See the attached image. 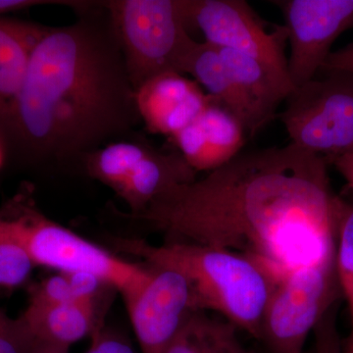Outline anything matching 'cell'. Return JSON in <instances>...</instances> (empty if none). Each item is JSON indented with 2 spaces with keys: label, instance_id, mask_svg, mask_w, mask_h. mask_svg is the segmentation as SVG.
I'll use <instances>...</instances> for the list:
<instances>
[{
  "label": "cell",
  "instance_id": "cell-22",
  "mask_svg": "<svg viewBox=\"0 0 353 353\" xmlns=\"http://www.w3.org/2000/svg\"><path fill=\"white\" fill-rule=\"evenodd\" d=\"M34 343L20 319H11L0 310V353H29Z\"/></svg>",
  "mask_w": 353,
  "mask_h": 353
},
{
  "label": "cell",
  "instance_id": "cell-1",
  "mask_svg": "<svg viewBox=\"0 0 353 353\" xmlns=\"http://www.w3.org/2000/svg\"><path fill=\"white\" fill-rule=\"evenodd\" d=\"M338 197L326 158L290 143L243 150L125 216L166 241L243 255L277 283L296 269L336 257Z\"/></svg>",
  "mask_w": 353,
  "mask_h": 353
},
{
  "label": "cell",
  "instance_id": "cell-4",
  "mask_svg": "<svg viewBox=\"0 0 353 353\" xmlns=\"http://www.w3.org/2000/svg\"><path fill=\"white\" fill-rule=\"evenodd\" d=\"M31 201L16 197L0 213L34 265L60 273L92 274L117 290L124 301L150 282L152 267L132 263L90 243L46 217Z\"/></svg>",
  "mask_w": 353,
  "mask_h": 353
},
{
  "label": "cell",
  "instance_id": "cell-20",
  "mask_svg": "<svg viewBox=\"0 0 353 353\" xmlns=\"http://www.w3.org/2000/svg\"><path fill=\"white\" fill-rule=\"evenodd\" d=\"M34 266L27 250L0 213V285L13 288L22 285Z\"/></svg>",
  "mask_w": 353,
  "mask_h": 353
},
{
  "label": "cell",
  "instance_id": "cell-29",
  "mask_svg": "<svg viewBox=\"0 0 353 353\" xmlns=\"http://www.w3.org/2000/svg\"><path fill=\"white\" fill-rule=\"evenodd\" d=\"M4 161H6V157H4L3 150H2L1 145H0V166Z\"/></svg>",
  "mask_w": 353,
  "mask_h": 353
},
{
  "label": "cell",
  "instance_id": "cell-26",
  "mask_svg": "<svg viewBox=\"0 0 353 353\" xmlns=\"http://www.w3.org/2000/svg\"><path fill=\"white\" fill-rule=\"evenodd\" d=\"M322 69L343 70L353 74V43L338 51H332Z\"/></svg>",
  "mask_w": 353,
  "mask_h": 353
},
{
  "label": "cell",
  "instance_id": "cell-6",
  "mask_svg": "<svg viewBox=\"0 0 353 353\" xmlns=\"http://www.w3.org/2000/svg\"><path fill=\"white\" fill-rule=\"evenodd\" d=\"M285 102L280 117L290 143L327 161L353 152L352 73L321 69Z\"/></svg>",
  "mask_w": 353,
  "mask_h": 353
},
{
  "label": "cell",
  "instance_id": "cell-14",
  "mask_svg": "<svg viewBox=\"0 0 353 353\" xmlns=\"http://www.w3.org/2000/svg\"><path fill=\"white\" fill-rule=\"evenodd\" d=\"M196 174L179 152L150 145L116 194L129 206V214H137L176 185L196 180Z\"/></svg>",
  "mask_w": 353,
  "mask_h": 353
},
{
  "label": "cell",
  "instance_id": "cell-17",
  "mask_svg": "<svg viewBox=\"0 0 353 353\" xmlns=\"http://www.w3.org/2000/svg\"><path fill=\"white\" fill-rule=\"evenodd\" d=\"M217 50L236 87L266 126L275 118L279 106L294 90V85L254 58L233 50Z\"/></svg>",
  "mask_w": 353,
  "mask_h": 353
},
{
  "label": "cell",
  "instance_id": "cell-27",
  "mask_svg": "<svg viewBox=\"0 0 353 353\" xmlns=\"http://www.w3.org/2000/svg\"><path fill=\"white\" fill-rule=\"evenodd\" d=\"M331 162L339 173L347 181L348 187L353 192V152L334 158Z\"/></svg>",
  "mask_w": 353,
  "mask_h": 353
},
{
  "label": "cell",
  "instance_id": "cell-10",
  "mask_svg": "<svg viewBox=\"0 0 353 353\" xmlns=\"http://www.w3.org/2000/svg\"><path fill=\"white\" fill-rule=\"evenodd\" d=\"M152 268L150 282L124 301L141 353H164L192 310L190 289L179 272Z\"/></svg>",
  "mask_w": 353,
  "mask_h": 353
},
{
  "label": "cell",
  "instance_id": "cell-25",
  "mask_svg": "<svg viewBox=\"0 0 353 353\" xmlns=\"http://www.w3.org/2000/svg\"><path fill=\"white\" fill-rule=\"evenodd\" d=\"M87 353H138L125 339L103 333L101 330L92 336V343Z\"/></svg>",
  "mask_w": 353,
  "mask_h": 353
},
{
  "label": "cell",
  "instance_id": "cell-16",
  "mask_svg": "<svg viewBox=\"0 0 353 353\" xmlns=\"http://www.w3.org/2000/svg\"><path fill=\"white\" fill-rule=\"evenodd\" d=\"M32 338L39 343L70 347L97 331L95 299L34 307L28 305L19 318Z\"/></svg>",
  "mask_w": 353,
  "mask_h": 353
},
{
  "label": "cell",
  "instance_id": "cell-9",
  "mask_svg": "<svg viewBox=\"0 0 353 353\" xmlns=\"http://www.w3.org/2000/svg\"><path fill=\"white\" fill-rule=\"evenodd\" d=\"M290 54L288 72L294 88L314 78L334 41L353 29V0H281Z\"/></svg>",
  "mask_w": 353,
  "mask_h": 353
},
{
  "label": "cell",
  "instance_id": "cell-24",
  "mask_svg": "<svg viewBox=\"0 0 353 353\" xmlns=\"http://www.w3.org/2000/svg\"><path fill=\"white\" fill-rule=\"evenodd\" d=\"M90 3L88 0H0V17H3L6 14L46 6H66L76 12Z\"/></svg>",
  "mask_w": 353,
  "mask_h": 353
},
{
  "label": "cell",
  "instance_id": "cell-8",
  "mask_svg": "<svg viewBox=\"0 0 353 353\" xmlns=\"http://www.w3.org/2000/svg\"><path fill=\"white\" fill-rule=\"evenodd\" d=\"M181 6L188 29L196 28L204 43L254 58L290 83L285 26L267 32L245 0H181Z\"/></svg>",
  "mask_w": 353,
  "mask_h": 353
},
{
  "label": "cell",
  "instance_id": "cell-5",
  "mask_svg": "<svg viewBox=\"0 0 353 353\" xmlns=\"http://www.w3.org/2000/svg\"><path fill=\"white\" fill-rule=\"evenodd\" d=\"M106 6L136 92L162 74L185 75L197 41L181 0H108Z\"/></svg>",
  "mask_w": 353,
  "mask_h": 353
},
{
  "label": "cell",
  "instance_id": "cell-15",
  "mask_svg": "<svg viewBox=\"0 0 353 353\" xmlns=\"http://www.w3.org/2000/svg\"><path fill=\"white\" fill-rule=\"evenodd\" d=\"M185 75L192 76L212 101L240 120L248 136H255L263 129L259 116L236 87L214 46L204 41L197 43L185 67Z\"/></svg>",
  "mask_w": 353,
  "mask_h": 353
},
{
  "label": "cell",
  "instance_id": "cell-3",
  "mask_svg": "<svg viewBox=\"0 0 353 353\" xmlns=\"http://www.w3.org/2000/svg\"><path fill=\"white\" fill-rule=\"evenodd\" d=\"M121 250L154 268L172 269L189 282L192 310L213 313L260 341L261 323L274 281L253 260L194 243L120 241Z\"/></svg>",
  "mask_w": 353,
  "mask_h": 353
},
{
  "label": "cell",
  "instance_id": "cell-2",
  "mask_svg": "<svg viewBox=\"0 0 353 353\" xmlns=\"http://www.w3.org/2000/svg\"><path fill=\"white\" fill-rule=\"evenodd\" d=\"M48 27L28 62L4 141L6 160L83 169L102 146L136 136L141 124L106 1Z\"/></svg>",
  "mask_w": 353,
  "mask_h": 353
},
{
  "label": "cell",
  "instance_id": "cell-21",
  "mask_svg": "<svg viewBox=\"0 0 353 353\" xmlns=\"http://www.w3.org/2000/svg\"><path fill=\"white\" fill-rule=\"evenodd\" d=\"M77 301L66 274L46 279L32 290L30 306L48 307Z\"/></svg>",
  "mask_w": 353,
  "mask_h": 353
},
{
  "label": "cell",
  "instance_id": "cell-23",
  "mask_svg": "<svg viewBox=\"0 0 353 353\" xmlns=\"http://www.w3.org/2000/svg\"><path fill=\"white\" fill-rule=\"evenodd\" d=\"M336 310L338 303L329 309L313 332L315 334V353H343L336 326Z\"/></svg>",
  "mask_w": 353,
  "mask_h": 353
},
{
  "label": "cell",
  "instance_id": "cell-19",
  "mask_svg": "<svg viewBox=\"0 0 353 353\" xmlns=\"http://www.w3.org/2000/svg\"><path fill=\"white\" fill-rule=\"evenodd\" d=\"M336 271L341 294L350 310L353 343V204L341 197L336 205Z\"/></svg>",
  "mask_w": 353,
  "mask_h": 353
},
{
  "label": "cell",
  "instance_id": "cell-18",
  "mask_svg": "<svg viewBox=\"0 0 353 353\" xmlns=\"http://www.w3.org/2000/svg\"><path fill=\"white\" fill-rule=\"evenodd\" d=\"M240 332L219 316L192 310L164 353H252Z\"/></svg>",
  "mask_w": 353,
  "mask_h": 353
},
{
  "label": "cell",
  "instance_id": "cell-11",
  "mask_svg": "<svg viewBox=\"0 0 353 353\" xmlns=\"http://www.w3.org/2000/svg\"><path fill=\"white\" fill-rule=\"evenodd\" d=\"M136 101L145 129L173 138L194 122L212 99L192 79L165 73L143 83L136 92Z\"/></svg>",
  "mask_w": 353,
  "mask_h": 353
},
{
  "label": "cell",
  "instance_id": "cell-30",
  "mask_svg": "<svg viewBox=\"0 0 353 353\" xmlns=\"http://www.w3.org/2000/svg\"><path fill=\"white\" fill-rule=\"evenodd\" d=\"M345 353H353V343H350V347H348L347 352Z\"/></svg>",
  "mask_w": 353,
  "mask_h": 353
},
{
  "label": "cell",
  "instance_id": "cell-7",
  "mask_svg": "<svg viewBox=\"0 0 353 353\" xmlns=\"http://www.w3.org/2000/svg\"><path fill=\"white\" fill-rule=\"evenodd\" d=\"M340 294L336 257L290 272L274 285L262 318L260 341L271 353H303L309 334Z\"/></svg>",
  "mask_w": 353,
  "mask_h": 353
},
{
  "label": "cell",
  "instance_id": "cell-12",
  "mask_svg": "<svg viewBox=\"0 0 353 353\" xmlns=\"http://www.w3.org/2000/svg\"><path fill=\"white\" fill-rule=\"evenodd\" d=\"M246 136L240 120L211 101L194 122L171 139L192 170L208 173L240 154Z\"/></svg>",
  "mask_w": 353,
  "mask_h": 353
},
{
  "label": "cell",
  "instance_id": "cell-13",
  "mask_svg": "<svg viewBox=\"0 0 353 353\" xmlns=\"http://www.w3.org/2000/svg\"><path fill=\"white\" fill-rule=\"evenodd\" d=\"M48 26L0 17V145L3 150L29 58Z\"/></svg>",
  "mask_w": 353,
  "mask_h": 353
},
{
  "label": "cell",
  "instance_id": "cell-28",
  "mask_svg": "<svg viewBox=\"0 0 353 353\" xmlns=\"http://www.w3.org/2000/svg\"><path fill=\"white\" fill-rule=\"evenodd\" d=\"M69 347L36 341L29 353H68Z\"/></svg>",
  "mask_w": 353,
  "mask_h": 353
}]
</instances>
